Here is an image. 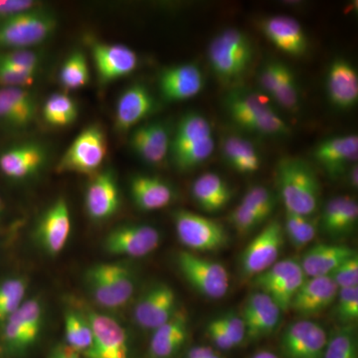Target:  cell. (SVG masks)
<instances>
[{
    "instance_id": "cell-1",
    "label": "cell",
    "mask_w": 358,
    "mask_h": 358,
    "mask_svg": "<svg viewBox=\"0 0 358 358\" xmlns=\"http://www.w3.org/2000/svg\"><path fill=\"white\" fill-rule=\"evenodd\" d=\"M277 185L287 212L312 217L320 206V185L305 160L284 157L277 166Z\"/></svg>"
},
{
    "instance_id": "cell-2",
    "label": "cell",
    "mask_w": 358,
    "mask_h": 358,
    "mask_svg": "<svg viewBox=\"0 0 358 358\" xmlns=\"http://www.w3.org/2000/svg\"><path fill=\"white\" fill-rule=\"evenodd\" d=\"M228 115L239 128L264 136H286L291 129L263 93L234 90L225 99Z\"/></svg>"
},
{
    "instance_id": "cell-3",
    "label": "cell",
    "mask_w": 358,
    "mask_h": 358,
    "mask_svg": "<svg viewBox=\"0 0 358 358\" xmlns=\"http://www.w3.org/2000/svg\"><path fill=\"white\" fill-rule=\"evenodd\" d=\"M44 306L38 298H27L0 327V358H20L39 341L44 324Z\"/></svg>"
},
{
    "instance_id": "cell-4",
    "label": "cell",
    "mask_w": 358,
    "mask_h": 358,
    "mask_svg": "<svg viewBox=\"0 0 358 358\" xmlns=\"http://www.w3.org/2000/svg\"><path fill=\"white\" fill-rule=\"evenodd\" d=\"M207 55L216 77L223 83H235L244 77L253 61V44L246 33L228 28L212 39Z\"/></svg>"
},
{
    "instance_id": "cell-5",
    "label": "cell",
    "mask_w": 358,
    "mask_h": 358,
    "mask_svg": "<svg viewBox=\"0 0 358 358\" xmlns=\"http://www.w3.org/2000/svg\"><path fill=\"white\" fill-rule=\"evenodd\" d=\"M55 14L39 7L0 21V50L31 49L50 38L57 28Z\"/></svg>"
},
{
    "instance_id": "cell-6",
    "label": "cell",
    "mask_w": 358,
    "mask_h": 358,
    "mask_svg": "<svg viewBox=\"0 0 358 358\" xmlns=\"http://www.w3.org/2000/svg\"><path fill=\"white\" fill-rule=\"evenodd\" d=\"M107 155V136L102 126L89 124L71 143L59 160L56 171L93 176L100 171Z\"/></svg>"
},
{
    "instance_id": "cell-7",
    "label": "cell",
    "mask_w": 358,
    "mask_h": 358,
    "mask_svg": "<svg viewBox=\"0 0 358 358\" xmlns=\"http://www.w3.org/2000/svg\"><path fill=\"white\" fill-rule=\"evenodd\" d=\"M179 242L197 252H216L229 244V235L223 224L213 219L178 209L173 214Z\"/></svg>"
},
{
    "instance_id": "cell-8",
    "label": "cell",
    "mask_w": 358,
    "mask_h": 358,
    "mask_svg": "<svg viewBox=\"0 0 358 358\" xmlns=\"http://www.w3.org/2000/svg\"><path fill=\"white\" fill-rule=\"evenodd\" d=\"M176 262L186 282L202 296L217 300L229 291V273L222 264L188 251L179 252Z\"/></svg>"
},
{
    "instance_id": "cell-9",
    "label": "cell",
    "mask_w": 358,
    "mask_h": 358,
    "mask_svg": "<svg viewBox=\"0 0 358 358\" xmlns=\"http://www.w3.org/2000/svg\"><path fill=\"white\" fill-rule=\"evenodd\" d=\"M306 278L300 262L288 258L278 261L262 274L256 275L254 286L268 294L282 313H286Z\"/></svg>"
},
{
    "instance_id": "cell-10",
    "label": "cell",
    "mask_w": 358,
    "mask_h": 358,
    "mask_svg": "<svg viewBox=\"0 0 358 358\" xmlns=\"http://www.w3.org/2000/svg\"><path fill=\"white\" fill-rule=\"evenodd\" d=\"M285 243L284 227L271 221L244 249L240 264L245 277L255 278L278 262Z\"/></svg>"
},
{
    "instance_id": "cell-11",
    "label": "cell",
    "mask_w": 358,
    "mask_h": 358,
    "mask_svg": "<svg viewBox=\"0 0 358 358\" xmlns=\"http://www.w3.org/2000/svg\"><path fill=\"white\" fill-rule=\"evenodd\" d=\"M160 233L148 224H126L110 231L103 242V249L112 256L141 258L159 248Z\"/></svg>"
},
{
    "instance_id": "cell-12",
    "label": "cell",
    "mask_w": 358,
    "mask_h": 358,
    "mask_svg": "<svg viewBox=\"0 0 358 358\" xmlns=\"http://www.w3.org/2000/svg\"><path fill=\"white\" fill-rule=\"evenodd\" d=\"M92 331L93 343L86 358H129L131 348L128 334L117 320L105 313L91 310L86 313Z\"/></svg>"
},
{
    "instance_id": "cell-13",
    "label": "cell",
    "mask_w": 358,
    "mask_h": 358,
    "mask_svg": "<svg viewBox=\"0 0 358 358\" xmlns=\"http://www.w3.org/2000/svg\"><path fill=\"white\" fill-rule=\"evenodd\" d=\"M88 44L101 84L108 85L129 76L138 68V56L127 45L98 40H91Z\"/></svg>"
},
{
    "instance_id": "cell-14",
    "label": "cell",
    "mask_w": 358,
    "mask_h": 358,
    "mask_svg": "<svg viewBox=\"0 0 358 358\" xmlns=\"http://www.w3.org/2000/svg\"><path fill=\"white\" fill-rule=\"evenodd\" d=\"M71 229L69 204L65 199H59L42 214L35 229V239L47 255L56 257L67 245Z\"/></svg>"
},
{
    "instance_id": "cell-15",
    "label": "cell",
    "mask_w": 358,
    "mask_h": 358,
    "mask_svg": "<svg viewBox=\"0 0 358 358\" xmlns=\"http://www.w3.org/2000/svg\"><path fill=\"white\" fill-rule=\"evenodd\" d=\"M179 310L178 296L169 285L160 282L147 289L136 303L134 320L138 327L154 331Z\"/></svg>"
},
{
    "instance_id": "cell-16",
    "label": "cell",
    "mask_w": 358,
    "mask_h": 358,
    "mask_svg": "<svg viewBox=\"0 0 358 358\" xmlns=\"http://www.w3.org/2000/svg\"><path fill=\"white\" fill-rule=\"evenodd\" d=\"M327 336L324 327L310 320L289 324L281 338V350L286 358H324Z\"/></svg>"
},
{
    "instance_id": "cell-17",
    "label": "cell",
    "mask_w": 358,
    "mask_h": 358,
    "mask_svg": "<svg viewBox=\"0 0 358 358\" xmlns=\"http://www.w3.org/2000/svg\"><path fill=\"white\" fill-rule=\"evenodd\" d=\"M157 85L162 100L167 103L183 102L199 95L204 87V77L199 66L185 63L162 69Z\"/></svg>"
},
{
    "instance_id": "cell-18",
    "label": "cell",
    "mask_w": 358,
    "mask_h": 358,
    "mask_svg": "<svg viewBox=\"0 0 358 358\" xmlns=\"http://www.w3.org/2000/svg\"><path fill=\"white\" fill-rule=\"evenodd\" d=\"M85 209L92 220L105 221L121 207V193L112 171L94 174L85 192Z\"/></svg>"
},
{
    "instance_id": "cell-19",
    "label": "cell",
    "mask_w": 358,
    "mask_h": 358,
    "mask_svg": "<svg viewBox=\"0 0 358 358\" xmlns=\"http://www.w3.org/2000/svg\"><path fill=\"white\" fill-rule=\"evenodd\" d=\"M159 108L157 99L145 85L128 87L117 99L115 126L120 133H127L155 114Z\"/></svg>"
},
{
    "instance_id": "cell-20",
    "label": "cell",
    "mask_w": 358,
    "mask_h": 358,
    "mask_svg": "<svg viewBox=\"0 0 358 358\" xmlns=\"http://www.w3.org/2000/svg\"><path fill=\"white\" fill-rule=\"evenodd\" d=\"M173 133L169 124L155 121L134 128L129 145L134 154L150 166H162L169 155Z\"/></svg>"
},
{
    "instance_id": "cell-21",
    "label": "cell",
    "mask_w": 358,
    "mask_h": 358,
    "mask_svg": "<svg viewBox=\"0 0 358 358\" xmlns=\"http://www.w3.org/2000/svg\"><path fill=\"white\" fill-rule=\"evenodd\" d=\"M313 157L331 178H338L357 162V134H341L320 141Z\"/></svg>"
},
{
    "instance_id": "cell-22",
    "label": "cell",
    "mask_w": 358,
    "mask_h": 358,
    "mask_svg": "<svg viewBox=\"0 0 358 358\" xmlns=\"http://www.w3.org/2000/svg\"><path fill=\"white\" fill-rule=\"evenodd\" d=\"M47 152L38 143H24L0 152V173L11 180H25L41 171Z\"/></svg>"
},
{
    "instance_id": "cell-23",
    "label": "cell",
    "mask_w": 358,
    "mask_h": 358,
    "mask_svg": "<svg viewBox=\"0 0 358 358\" xmlns=\"http://www.w3.org/2000/svg\"><path fill=\"white\" fill-rule=\"evenodd\" d=\"M260 28L268 41L279 50L293 57H301L308 50L307 33L298 20L286 15L266 17Z\"/></svg>"
},
{
    "instance_id": "cell-24",
    "label": "cell",
    "mask_w": 358,
    "mask_h": 358,
    "mask_svg": "<svg viewBox=\"0 0 358 358\" xmlns=\"http://www.w3.org/2000/svg\"><path fill=\"white\" fill-rule=\"evenodd\" d=\"M282 310L268 294L257 291L245 301L242 320L250 341L270 336L281 320Z\"/></svg>"
},
{
    "instance_id": "cell-25",
    "label": "cell",
    "mask_w": 358,
    "mask_h": 358,
    "mask_svg": "<svg viewBox=\"0 0 358 358\" xmlns=\"http://www.w3.org/2000/svg\"><path fill=\"white\" fill-rule=\"evenodd\" d=\"M338 288L329 275L306 278L292 301L291 308L303 317L320 315L336 301Z\"/></svg>"
},
{
    "instance_id": "cell-26",
    "label": "cell",
    "mask_w": 358,
    "mask_h": 358,
    "mask_svg": "<svg viewBox=\"0 0 358 358\" xmlns=\"http://www.w3.org/2000/svg\"><path fill=\"white\" fill-rule=\"evenodd\" d=\"M327 93L339 110H350L358 102V74L355 66L343 58L334 59L327 74Z\"/></svg>"
},
{
    "instance_id": "cell-27",
    "label": "cell",
    "mask_w": 358,
    "mask_h": 358,
    "mask_svg": "<svg viewBox=\"0 0 358 358\" xmlns=\"http://www.w3.org/2000/svg\"><path fill=\"white\" fill-rule=\"evenodd\" d=\"M37 101L27 88L0 87V124L9 129H24L36 119Z\"/></svg>"
},
{
    "instance_id": "cell-28",
    "label": "cell",
    "mask_w": 358,
    "mask_h": 358,
    "mask_svg": "<svg viewBox=\"0 0 358 358\" xmlns=\"http://www.w3.org/2000/svg\"><path fill=\"white\" fill-rule=\"evenodd\" d=\"M188 334L187 313L179 308L171 320L155 329L148 346V355L150 358H173L185 345Z\"/></svg>"
},
{
    "instance_id": "cell-29",
    "label": "cell",
    "mask_w": 358,
    "mask_h": 358,
    "mask_svg": "<svg viewBox=\"0 0 358 358\" xmlns=\"http://www.w3.org/2000/svg\"><path fill=\"white\" fill-rule=\"evenodd\" d=\"M129 192L134 205L143 212L166 208L174 199L173 188L164 179L138 174L129 181Z\"/></svg>"
},
{
    "instance_id": "cell-30",
    "label": "cell",
    "mask_w": 358,
    "mask_h": 358,
    "mask_svg": "<svg viewBox=\"0 0 358 358\" xmlns=\"http://www.w3.org/2000/svg\"><path fill=\"white\" fill-rule=\"evenodd\" d=\"M357 254L355 249L345 245L320 243L303 254L300 265L307 278L326 277Z\"/></svg>"
},
{
    "instance_id": "cell-31",
    "label": "cell",
    "mask_w": 358,
    "mask_h": 358,
    "mask_svg": "<svg viewBox=\"0 0 358 358\" xmlns=\"http://www.w3.org/2000/svg\"><path fill=\"white\" fill-rule=\"evenodd\" d=\"M193 199L202 210L216 213L223 210L232 199V189L218 174L207 173L193 182Z\"/></svg>"
},
{
    "instance_id": "cell-32",
    "label": "cell",
    "mask_w": 358,
    "mask_h": 358,
    "mask_svg": "<svg viewBox=\"0 0 358 358\" xmlns=\"http://www.w3.org/2000/svg\"><path fill=\"white\" fill-rule=\"evenodd\" d=\"M210 122L199 113H188L179 120L178 127L171 138V159L183 154L196 143L212 136Z\"/></svg>"
},
{
    "instance_id": "cell-33",
    "label": "cell",
    "mask_w": 358,
    "mask_h": 358,
    "mask_svg": "<svg viewBox=\"0 0 358 358\" xmlns=\"http://www.w3.org/2000/svg\"><path fill=\"white\" fill-rule=\"evenodd\" d=\"M223 159L234 171L242 174L255 173L260 169L261 155L254 143L243 136H228L221 143Z\"/></svg>"
},
{
    "instance_id": "cell-34",
    "label": "cell",
    "mask_w": 358,
    "mask_h": 358,
    "mask_svg": "<svg viewBox=\"0 0 358 358\" xmlns=\"http://www.w3.org/2000/svg\"><path fill=\"white\" fill-rule=\"evenodd\" d=\"M42 115L49 126L66 128L77 121L79 117V108L76 101L67 94H52L45 101Z\"/></svg>"
},
{
    "instance_id": "cell-35",
    "label": "cell",
    "mask_w": 358,
    "mask_h": 358,
    "mask_svg": "<svg viewBox=\"0 0 358 358\" xmlns=\"http://www.w3.org/2000/svg\"><path fill=\"white\" fill-rule=\"evenodd\" d=\"M96 265L109 284L120 306L124 307L133 298L136 291L134 273L131 268L120 263H100Z\"/></svg>"
},
{
    "instance_id": "cell-36",
    "label": "cell",
    "mask_w": 358,
    "mask_h": 358,
    "mask_svg": "<svg viewBox=\"0 0 358 358\" xmlns=\"http://www.w3.org/2000/svg\"><path fill=\"white\" fill-rule=\"evenodd\" d=\"M65 345L71 350L85 355L93 343V331L86 315L67 310L64 315Z\"/></svg>"
},
{
    "instance_id": "cell-37",
    "label": "cell",
    "mask_w": 358,
    "mask_h": 358,
    "mask_svg": "<svg viewBox=\"0 0 358 358\" xmlns=\"http://www.w3.org/2000/svg\"><path fill=\"white\" fill-rule=\"evenodd\" d=\"M24 277L11 275L0 281V327L24 303L28 291Z\"/></svg>"
},
{
    "instance_id": "cell-38",
    "label": "cell",
    "mask_w": 358,
    "mask_h": 358,
    "mask_svg": "<svg viewBox=\"0 0 358 358\" xmlns=\"http://www.w3.org/2000/svg\"><path fill=\"white\" fill-rule=\"evenodd\" d=\"M89 81L90 70L87 56L82 51H73L61 66L59 83L66 91H76L84 88Z\"/></svg>"
},
{
    "instance_id": "cell-39",
    "label": "cell",
    "mask_w": 358,
    "mask_h": 358,
    "mask_svg": "<svg viewBox=\"0 0 358 358\" xmlns=\"http://www.w3.org/2000/svg\"><path fill=\"white\" fill-rule=\"evenodd\" d=\"M319 222L307 216L298 215L286 211L284 233L294 248L300 250L307 246L317 236Z\"/></svg>"
},
{
    "instance_id": "cell-40",
    "label": "cell",
    "mask_w": 358,
    "mask_h": 358,
    "mask_svg": "<svg viewBox=\"0 0 358 358\" xmlns=\"http://www.w3.org/2000/svg\"><path fill=\"white\" fill-rule=\"evenodd\" d=\"M324 358H358L357 331L355 324L338 327L327 338Z\"/></svg>"
},
{
    "instance_id": "cell-41",
    "label": "cell",
    "mask_w": 358,
    "mask_h": 358,
    "mask_svg": "<svg viewBox=\"0 0 358 358\" xmlns=\"http://www.w3.org/2000/svg\"><path fill=\"white\" fill-rule=\"evenodd\" d=\"M85 280L92 298L100 307L110 308V310L121 308L109 284L106 281L96 265L88 268L85 275Z\"/></svg>"
},
{
    "instance_id": "cell-42",
    "label": "cell",
    "mask_w": 358,
    "mask_h": 358,
    "mask_svg": "<svg viewBox=\"0 0 358 358\" xmlns=\"http://www.w3.org/2000/svg\"><path fill=\"white\" fill-rule=\"evenodd\" d=\"M215 150V141L213 136L196 143L194 147L190 148L176 159H173L174 166L178 171H187L196 169L206 162Z\"/></svg>"
},
{
    "instance_id": "cell-43",
    "label": "cell",
    "mask_w": 358,
    "mask_h": 358,
    "mask_svg": "<svg viewBox=\"0 0 358 358\" xmlns=\"http://www.w3.org/2000/svg\"><path fill=\"white\" fill-rule=\"evenodd\" d=\"M280 107L285 110H296L300 103V92H299L298 83L296 77L291 68H287L285 71L281 82L278 85L277 89L270 96Z\"/></svg>"
},
{
    "instance_id": "cell-44",
    "label": "cell",
    "mask_w": 358,
    "mask_h": 358,
    "mask_svg": "<svg viewBox=\"0 0 358 358\" xmlns=\"http://www.w3.org/2000/svg\"><path fill=\"white\" fill-rule=\"evenodd\" d=\"M241 203L246 205L267 220L275 210L277 199L274 193L266 186L255 185L249 188Z\"/></svg>"
},
{
    "instance_id": "cell-45",
    "label": "cell",
    "mask_w": 358,
    "mask_h": 358,
    "mask_svg": "<svg viewBox=\"0 0 358 358\" xmlns=\"http://www.w3.org/2000/svg\"><path fill=\"white\" fill-rule=\"evenodd\" d=\"M40 64H41V56L31 49L0 50V65L37 73Z\"/></svg>"
},
{
    "instance_id": "cell-46",
    "label": "cell",
    "mask_w": 358,
    "mask_h": 358,
    "mask_svg": "<svg viewBox=\"0 0 358 358\" xmlns=\"http://www.w3.org/2000/svg\"><path fill=\"white\" fill-rule=\"evenodd\" d=\"M336 317L343 326L353 324L358 319V287L338 289Z\"/></svg>"
},
{
    "instance_id": "cell-47",
    "label": "cell",
    "mask_w": 358,
    "mask_h": 358,
    "mask_svg": "<svg viewBox=\"0 0 358 358\" xmlns=\"http://www.w3.org/2000/svg\"><path fill=\"white\" fill-rule=\"evenodd\" d=\"M265 219L240 202L229 215V222L240 235H247L265 222Z\"/></svg>"
},
{
    "instance_id": "cell-48",
    "label": "cell",
    "mask_w": 358,
    "mask_h": 358,
    "mask_svg": "<svg viewBox=\"0 0 358 358\" xmlns=\"http://www.w3.org/2000/svg\"><path fill=\"white\" fill-rule=\"evenodd\" d=\"M288 66L282 64L278 61H271L264 66L259 74V84L264 94L268 95V98L274 93L278 85L281 82L284 76L285 71Z\"/></svg>"
},
{
    "instance_id": "cell-49",
    "label": "cell",
    "mask_w": 358,
    "mask_h": 358,
    "mask_svg": "<svg viewBox=\"0 0 358 358\" xmlns=\"http://www.w3.org/2000/svg\"><path fill=\"white\" fill-rule=\"evenodd\" d=\"M329 277L334 280L338 289L358 287L357 254L338 266Z\"/></svg>"
},
{
    "instance_id": "cell-50",
    "label": "cell",
    "mask_w": 358,
    "mask_h": 358,
    "mask_svg": "<svg viewBox=\"0 0 358 358\" xmlns=\"http://www.w3.org/2000/svg\"><path fill=\"white\" fill-rule=\"evenodd\" d=\"M36 76L37 73L0 65V87L2 88H27L34 83Z\"/></svg>"
},
{
    "instance_id": "cell-51",
    "label": "cell",
    "mask_w": 358,
    "mask_h": 358,
    "mask_svg": "<svg viewBox=\"0 0 358 358\" xmlns=\"http://www.w3.org/2000/svg\"><path fill=\"white\" fill-rule=\"evenodd\" d=\"M358 221V204L357 200L352 197L348 196L345 206L341 211L336 227L333 231L331 236H343L352 232L357 227Z\"/></svg>"
},
{
    "instance_id": "cell-52",
    "label": "cell",
    "mask_w": 358,
    "mask_h": 358,
    "mask_svg": "<svg viewBox=\"0 0 358 358\" xmlns=\"http://www.w3.org/2000/svg\"><path fill=\"white\" fill-rule=\"evenodd\" d=\"M216 319L235 348L241 345L246 339V327L241 317H238L234 313H225Z\"/></svg>"
},
{
    "instance_id": "cell-53",
    "label": "cell",
    "mask_w": 358,
    "mask_h": 358,
    "mask_svg": "<svg viewBox=\"0 0 358 358\" xmlns=\"http://www.w3.org/2000/svg\"><path fill=\"white\" fill-rule=\"evenodd\" d=\"M41 3L35 0H0V21L39 8Z\"/></svg>"
},
{
    "instance_id": "cell-54",
    "label": "cell",
    "mask_w": 358,
    "mask_h": 358,
    "mask_svg": "<svg viewBox=\"0 0 358 358\" xmlns=\"http://www.w3.org/2000/svg\"><path fill=\"white\" fill-rule=\"evenodd\" d=\"M348 196H336L329 200L324 206L322 216V227L327 234L331 235L338 222Z\"/></svg>"
},
{
    "instance_id": "cell-55",
    "label": "cell",
    "mask_w": 358,
    "mask_h": 358,
    "mask_svg": "<svg viewBox=\"0 0 358 358\" xmlns=\"http://www.w3.org/2000/svg\"><path fill=\"white\" fill-rule=\"evenodd\" d=\"M207 336L212 341L215 348L222 352H229V350L235 348L234 345L231 343L227 334L224 331L223 327L219 324L217 319L210 320L207 324L206 329Z\"/></svg>"
},
{
    "instance_id": "cell-56",
    "label": "cell",
    "mask_w": 358,
    "mask_h": 358,
    "mask_svg": "<svg viewBox=\"0 0 358 358\" xmlns=\"http://www.w3.org/2000/svg\"><path fill=\"white\" fill-rule=\"evenodd\" d=\"M217 352L212 346L197 345L190 348L185 358H210Z\"/></svg>"
},
{
    "instance_id": "cell-57",
    "label": "cell",
    "mask_w": 358,
    "mask_h": 358,
    "mask_svg": "<svg viewBox=\"0 0 358 358\" xmlns=\"http://www.w3.org/2000/svg\"><path fill=\"white\" fill-rule=\"evenodd\" d=\"M48 358H82L81 355L71 350L67 345H59L52 350Z\"/></svg>"
},
{
    "instance_id": "cell-58",
    "label": "cell",
    "mask_w": 358,
    "mask_h": 358,
    "mask_svg": "<svg viewBox=\"0 0 358 358\" xmlns=\"http://www.w3.org/2000/svg\"><path fill=\"white\" fill-rule=\"evenodd\" d=\"M348 181L350 185H352V188L357 189L358 186V167L357 164H352V166L348 169Z\"/></svg>"
},
{
    "instance_id": "cell-59",
    "label": "cell",
    "mask_w": 358,
    "mask_h": 358,
    "mask_svg": "<svg viewBox=\"0 0 358 358\" xmlns=\"http://www.w3.org/2000/svg\"><path fill=\"white\" fill-rule=\"evenodd\" d=\"M252 358H279L275 353L263 350V352H257Z\"/></svg>"
},
{
    "instance_id": "cell-60",
    "label": "cell",
    "mask_w": 358,
    "mask_h": 358,
    "mask_svg": "<svg viewBox=\"0 0 358 358\" xmlns=\"http://www.w3.org/2000/svg\"><path fill=\"white\" fill-rule=\"evenodd\" d=\"M210 358H224V357H222V355H220V353L217 352V353H215V355H214L213 357H212Z\"/></svg>"
}]
</instances>
